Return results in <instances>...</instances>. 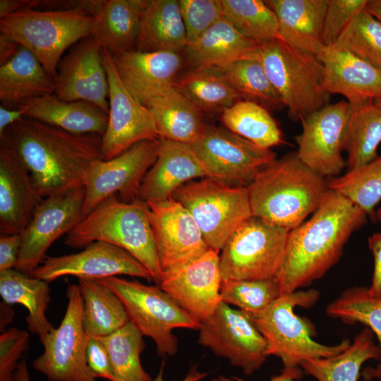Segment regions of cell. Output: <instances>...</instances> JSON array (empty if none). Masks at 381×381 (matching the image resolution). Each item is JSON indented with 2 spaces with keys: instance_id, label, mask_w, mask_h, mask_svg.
Masks as SVG:
<instances>
[{
  "instance_id": "cell-18",
  "label": "cell",
  "mask_w": 381,
  "mask_h": 381,
  "mask_svg": "<svg viewBox=\"0 0 381 381\" xmlns=\"http://www.w3.org/2000/svg\"><path fill=\"white\" fill-rule=\"evenodd\" d=\"M162 274L183 267L209 249L190 212L172 198L147 202Z\"/></svg>"
},
{
  "instance_id": "cell-15",
  "label": "cell",
  "mask_w": 381,
  "mask_h": 381,
  "mask_svg": "<svg viewBox=\"0 0 381 381\" xmlns=\"http://www.w3.org/2000/svg\"><path fill=\"white\" fill-rule=\"evenodd\" d=\"M349 111L346 100L327 104L301 120L294 137L299 159L325 179L340 176L346 167L342 152Z\"/></svg>"
},
{
  "instance_id": "cell-47",
  "label": "cell",
  "mask_w": 381,
  "mask_h": 381,
  "mask_svg": "<svg viewBox=\"0 0 381 381\" xmlns=\"http://www.w3.org/2000/svg\"><path fill=\"white\" fill-rule=\"evenodd\" d=\"M368 0H328L322 42L325 47L334 44L352 19L365 8Z\"/></svg>"
},
{
  "instance_id": "cell-12",
  "label": "cell",
  "mask_w": 381,
  "mask_h": 381,
  "mask_svg": "<svg viewBox=\"0 0 381 381\" xmlns=\"http://www.w3.org/2000/svg\"><path fill=\"white\" fill-rule=\"evenodd\" d=\"M212 178L234 186H247L258 172L277 158L226 128L206 126L200 137L187 144Z\"/></svg>"
},
{
  "instance_id": "cell-37",
  "label": "cell",
  "mask_w": 381,
  "mask_h": 381,
  "mask_svg": "<svg viewBox=\"0 0 381 381\" xmlns=\"http://www.w3.org/2000/svg\"><path fill=\"white\" fill-rule=\"evenodd\" d=\"M78 283L83 300V325L88 337H105L128 321L125 307L119 296L96 279L80 277Z\"/></svg>"
},
{
  "instance_id": "cell-16",
  "label": "cell",
  "mask_w": 381,
  "mask_h": 381,
  "mask_svg": "<svg viewBox=\"0 0 381 381\" xmlns=\"http://www.w3.org/2000/svg\"><path fill=\"white\" fill-rule=\"evenodd\" d=\"M158 145L159 139L142 140L111 159L95 163L85 184L84 214L115 193L123 202L137 199L142 181L156 160Z\"/></svg>"
},
{
  "instance_id": "cell-3",
  "label": "cell",
  "mask_w": 381,
  "mask_h": 381,
  "mask_svg": "<svg viewBox=\"0 0 381 381\" xmlns=\"http://www.w3.org/2000/svg\"><path fill=\"white\" fill-rule=\"evenodd\" d=\"M252 215L291 230L312 214L329 189L296 151L263 167L246 186Z\"/></svg>"
},
{
  "instance_id": "cell-27",
  "label": "cell",
  "mask_w": 381,
  "mask_h": 381,
  "mask_svg": "<svg viewBox=\"0 0 381 381\" xmlns=\"http://www.w3.org/2000/svg\"><path fill=\"white\" fill-rule=\"evenodd\" d=\"M20 107L25 116L75 134L103 135L108 114L86 101L65 102L54 94L29 100Z\"/></svg>"
},
{
  "instance_id": "cell-25",
  "label": "cell",
  "mask_w": 381,
  "mask_h": 381,
  "mask_svg": "<svg viewBox=\"0 0 381 381\" xmlns=\"http://www.w3.org/2000/svg\"><path fill=\"white\" fill-rule=\"evenodd\" d=\"M206 177L207 170L187 144L159 138L156 160L142 181L138 198L163 201L186 183Z\"/></svg>"
},
{
  "instance_id": "cell-38",
  "label": "cell",
  "mask_w": 381,
  "mask_h": 381,
  "mask_svg": "<svg viewBox=\"0 0 381 381\" xmlns=\"http://www.w3.org/2000/svg\"><path fill=\"white\" fill-rule=\"evenodd\" d=\"M226 129L263 148L285 143L277 121L265 107L247 100H240L222 113Z\"/></svg>"
},
{
  "instance_id": "cell-21",
  "label": "cell",
  "mask_w": 381,
  "mask_h": 381,
  "mask_svg": "<svg viewBox=\"0 0 381 381\" xmlns=\"http://www.w3.org/2000/svg\"><path fill=\"white\" fill-rule=\"evenodd\" d=\"M219 253L210 248L183 267L163 273L159 284L181 308L200 323L208 319L222 302Z\"/></svg>"
},
{
  "instance_id": "cell-1",
  "label": "cell",
  "mask_w": 381,
  "mask_h": 381,
  "mask_svg": "<svg viewBox=\"0 0 381 381\" xmlns=\"http://www.w3.org/2000/svg\"><path fill=\"white\" fill-rule=\"evenodd\" d=\"M368 217L344 195L329 189L310 219L289 232L274 277L281 295L322 278L339 260L350 236L366 223Z\"/></svg>"
},
{
  "instance_id": "cell-53",
  "label": "cell",
  "mask_w": 381,
  "mask_h": 381,
  "mask_svg": "<svg viewBox=\"0 0 381 381\" xmlns=\"http://www.w3.org/2000/svg\"><path fill=\"white\" fill-rule=\"evenodd\" d=\"M303 370H283L279 375L274 376L270 381H294L303 376ZM212 381H246L238 377H226L219 375L212 379Z\"/></svg>"
},
{
  "instance_id": "cell-10",
  "label": "cell",
  "mask_w": 381,
  "mask_h": 381,
  "mask_svg": "<svg viewBox=\"0 0 381 381\" xmlns=\"http://www.w3.org/2000/svg\"><path fill=\"white\" fill-rule=\"evenodd\" d=\"M289 230L251 216L228 238L219 255L222 281L274 278Z\"/></svg>"
},
{
  "instance_id": "cell-60",
  "label": "cell",
  "mask_w": 381,
  "mask_h": 381,
  "mask_svg": "<svg viewBox=\"0 0 381 381\" xmlns=\"http://www.w3.org/2000/svg\"><path fill=\"white\" fill-rule=\"evenodd\" d=\"M375 104H377L379 107H381V99H376L374 101Z\"/></svg>"
},
{
  "instance_id": "cell-42",
  "label": "cell",
  "mask_w": 381,
  "mask_h": 381,
  "mask_svg": "<svg viewBox=\"0 0 381 381\" xmlns=\"http://www.w3.org/2000/svg\"><path fill=\"white\" fill-rule=\"evenodd\" d=\"M327 186L375 219V207L381 200V155L343 175L328 179Z\"/></svg>"
},
{
  "instance_id": "cell-6",
  "label": "cell",
  "mask_w": 381,
  "mask_h": 381,
  "mask_svg": "<svg viewBox=\"0 0 381 381\" xmlns=\"http://www.w3.org/2000/svg\"><path fill=\"white\" fill-rule=\"evenodd\" d=\"M94 16L80 10L24 8L0 18V35L32 53L54 80L65 51L91 35Z\"/></svg>"
},
{
  "instance_id": "cell-50",
  "label": "cell",
  "mask_w": 381,
  "mask_h": 381,
  "mask_svg": "<svg viewBox=\"0 0 381 381\" xmlns=\"http://www.w3.org/2000/svg\"><path fill=\"white\" fill-rule=\"evenodd\" d=\"M21 243V234H1L0 272L16 269Z\"/></svg>"
},
{
  "instance_id": "cell-59",
  "label": "cell",
  "mask_w": 381,
  "mask_h": 381,
  "mask_svg": "<svg viewBox=\"0 0 381 381\" xmlns=\"http://www.w3.org/2000/svg\"><path fill=\"white\" fill-rule=\"evenodd\" d=\"M375 219L381 222V206L376 210Z\"/></svg>"
},
{
  "instance_id": "cell-29",
  "label": "cell",
  "mask_w": 381,
  "mask_h": 381,
  "mask_svg": "<svg viewBox=\"0 0 381 381\" xmlns=\"http://www.w3.org/2000/svg\"><path fill=\"white\" fill-rule=\"evenodd\" d=\"M55 81L29 50L20 47L16 54L0 66V101L8 109L54 94Z\"/></svg>"
},
{
  "instance_id": "cell-40",
  "label": "cell",
  "mask_w": 381,
  "mask_h": 381,
  "mask_svg": "<svg viewBox=\"0 0 381 381\" xmlns=\"http://www.w3.org/2000/svg\"><path fill=\"white\" fill-rule=\"evenodd\" d=\"M220 1L223 17L246 38L259 45L279 38L277 17L265 1Z\"/></svg>"
},
{
  "instance_id": "cell-7",
  "label": "cell",
  "mask_w": 381,
  "mask_h": 381,
  "mask_svg": "<svg viewBox=\"0 0 381 381\" xmlns=\"http://www.w3.org/2000/svg\"><path fill=\"white\" fill-rule=\"evenodd\" d=\"M258 57L294 121H301L328 104L323 65L317 56L279 38L259 45Z\"/></svg>"
},
{
  "instance_id": "cell-17",
  "label": "cell",
  "mask_w": 381,
  "mask_h": 381,
  "mask_svg": "<svg viewBox=\"0 0 381 381\" xmlns=\"http://www.w3.org/2000/svg\"><path fill=\"white\" fill-rule=\"evenodd\" d=\"M102 52L109 82L108 123L102 150L104 160H109L138 142L159 138L149 109L133 97L121 81L113 56L102 48Z\"/></svg>"
},
{
  "instance_id": "cell-23",
  "label": "cell",
  "mask_w": 381,
  "mask_h": 381,
  "mask_svg": "<svg viewBox=\"0 0 381 381\" xmlns=\"http://www.w3.org/2000/svg\"><path fill=\"white\" fill-rule=\"evenodd\" d=\"M113 60L123 85L144 107L174 84L183 61L177 52L137 49L114 55Z\"/></svg>"
},
{
  "instance_id": "cell-55",
  "label": "cell",
  "mask_w": 381,
  "mask_h": 381,
  "mask_svg": "<svg viewBox=\"0 0 381 381\" xmlns=\"http://www.w3.org/2000/svg\"><path fill=\"white\" fill-rule=\"evenodd\" d=\"M163 369H164V362L162 364L160 370L157 375V377L153 379L152 381H164L163 378ZM207 375V373L199 372L197 369V367L193 365L190 367L189 372L187 375L181 380L179 381H199L203 379Z\"/></svg>"
},
{
  "instance_id": "cell-56",
  "label": "cell",
  "mask_w": 381,
  "mask_h": 381,
  "mask_svg": "<svg viewBox=\"0 0 381 381\" xmlns=\"http://www.w3.org/2000/svg\"><path fill=\"white\" fill-rule=\"evenodd\" d=\"M14 313V311L8 307L7 303H1L0 328L1 332L5 331L6 326L12 321Z\"/></svg>"
},
{
  "instance_id": "cell-54",
  "label": "cell",
  "mask_w": 381,
  "mask_h": 381,
  "mask_svg": "<svg viewBox=\"0 0 381 381\" xmlns=\"http://www.w3.org/2000/svg\"><path fill=\"white\" fill-rule=\"evenodd\" d=\"M20 45L0 35V66L10 61L18 52Z\"/></svg>"
},
{
  "instance_id": "cell-43",
  "label": "cell",
  "mask_w": 381,
  "mask_h": 381,
  "mask_svg": "<svg viewBox=\"0 0 381 381\" xmlns=\"http://www.w3.org/2000/svg\"><path fill=\"white\" fill-rule=\"evenodd\" d=\"M222 68L243 100L253 102L268 110L284 108L257 53Z\"/></svg>"
},
{
  "instance_id": "cell-19",
  "label": "cell",
  "mask_w": 381,
  "mask_h": 381,
  "mask_svg": "<svg viewBox=\"0 0 381 381\" xmlns=\"http://www.w3.org/2000/svg\"><path fill=\"white\" fill-rule=\"evenodd\" d=\"M128 275L153 280L149 271L125 250L104 241H95L79 253L46 257L30 276L51 283L64 276L101 279Z\"/></svg>"
},
{
  "instance_id": "cell-52",
  "label": "cell",
  "mask_w": 381,
  "mask_h": 381,
  "mask_svg": "<svg viewBox=\"0 0 381 381\" xmlns=\"http://www.w3.org/2000/svg\"><path fill=\"white\" fill-rule=\"evenodd\" d=\"M25 116V110L22 107L17 109H8L0 106V134L9 126Z\"/></svg>"
},
{
  "instance_id": "cell-44",
  "label": "cell",
  "mask_w": 381,
  "mask_h": 381,
  "mask_svg": "<svg viewBox=\"0 0 381 381\" xmlns=\"http://www.w3.org/2000/svg\"><path fill=\"white\" fill-rule=\"evenodd\" d=\"M331 47L348 52L381 69V22L363 9Z\"/></svg>"
},
{
  "instance_id": "cell-4",
  "label": "cell",
  "mask_w": 381,
  "mask_h": 381,
  "mask_svg": "<svg viewBox=\"0 0 381 381\" xmlns=\"http://www.w3.org/2000/svg\"><path fill=\"white\" fill-rule=\"evenodd\" d=\"M146 202L137 198L123 202L116 195L102 200L66 236L65 244L85 248L95 241H104L128 252L160 284L162 270Z\"/></svg>"
},
{
  "instance_id": "cell-31",
  "label": "cell",
  "mask_w": 381,
  "mask_h": 381,
  "mask_svg": "<svg viewBox=\"0 0 381 381\" xmlns=\"http://www.w3.org/2000/svg\"><path fill=\"white\" fill-rule=\"evenodd\" d=\"M258 47V44L241 35L222 17L185 50L193 68H224L253 56Z\"/></svg>"
},
{
  "instance_id": "cell-5",
  "label": "cell",
  "mask_w": 381,
  "mask_h": 381,
  "mask_svg": "<svg viewBox=\"0 0 381 381\" xmlns=\"http://www.w3.org/2000/svg\"><path fill=\"white\" fill-rule=\"evenodd\" d=\"M319 297L315 289L298 290L281 295L259 312L246 314L265 340L267 356L280 358L283 370H300L306 360L334 356L351 343L348 339L335 345L317 342L311 322L294 313L297 306L312 307Z\"/></svg>"
},
{
  "instance_id": "cell-2",
  "label": "cell",
  "mask_w": 381,
  "mask_h": 381,
  "mask_svg": "<svg viewBox=\"0 0 381 381\" xmlns=\"http://www.w3.org/2000/svg\"><path fill=\"white\" fill-rule=\"evenodd\" d=\"M0 138L16 150L44 198L85 186L92 166L104 160L102 135L75 134L25 116Z\"/></svg>"
},
{
  "instance_id": "cell-14",
  "label": "cell",
  "mask_w": 381,
  "mask_h": 381,
  "mask_svg": "<svg viewBox=\"0 0 381 381\" xmlns=\"http://www.w3.org/2000/svg\"><path fill=\"white\" fill-rule=\"evenodd\" d=\"M198 343L251 375L265 362L267 344L243 311L221 302L216 311L201 323Z\"/></svg>"
},
{
  "instance_id": "cell-35",
  "label": "cell",
  "mask_w": 381,
  "mask_h": 381,
  "mask_svg": "<svg viewBox=\"0 0 381 381\" xmlns=\"http://www.w3.org/2000/svg\"><path fill=\"white\" fill-rule=\"evenodd\" d=\"M374 337L372 330L365 327L343 352L329 358L306 360L300 367L318 381H357L365 361L380 360L381 351Z\"/></svg>"
},
{
  "instance_id": "cell-22",
  "label": "cell",
  "mask_w": 381,
  "mask_h": 381,
  "mask_svg": "<svg viewBox=\"0 0 381 381\" xmlns=\"http://www.w3.org/2000/svg\"><path fill=\"white\" fill-rule=\"evenodd\" d=\"M44 199L16 150L0 138L1 234H21Z\"/></svg>"
},
{
  "instance_id": "cell-57",
  "label": "cell",
  "mask_w": 381,
  "mask_h": 381,
  "mask_svg": "<svg viewBox=\"0 0 381 381\" xmlns=\"http://www.w3.org/2000/svg\"><path fill=\"white\" fill-rule=\"evenodd\" d=\"M15 381H30L28 370L25 361L22 360L19 362L17 369L14 374Z\"/></svg>"
},
{
  "instance_id": "cell-46",
  "label": "cell",
  "mask_w": 381,
  "mask_h": 381,
  "mask_svg": "<svg viewBox=\"0 0 381 381\" xmlns=\"http://www.w3.org/2000/svg\"><path fill=\"white\" fill-rule=\"evenodd\" d=\"M179 4L188 45L223 17L220 0H179Z\"/></svg>"
},
{
  "instance_id": "cell-24",
  "label": "cell",
  "mask_w": 381,
  "mask_h": 381,
  "mask_svg": "<svg viewBox=\"0 0 381 381\" xmlns=\"http://www.w3.org/2000/svg\"><path fill=\"white\" fill-rule=\"evenodd\" d=\"M317 56L323 65V87L329 95H341L350 104L381 99V69L331 47H325Z\"/></svg>"
},
{
  "instance_id": "cell-8",
  "label": "cell",
  "mask_w": 381,
  "mask_h": 381,
  "mask_svg": "<svg viewBox=\"0 0 381 381\" xmlns=\"http://www.w3.org/2000/svg\"><path fill=\"white\" fill-rule=\"evenodd\" d=\"M111 289L123 303L129 321L143 336L152 339L159 356H174L177 328L200 329L201 323L181 308L160 286L119 277L96 279Z\"/></svg>"
},
{
  "instance_id": "cell-26",
  "label": "cell",
  "mask_w": 381,
  "mask_h": 381,
  "mask_svg": "<svg viewBox=\"0 0 381 381\" xmlns=\"http://www.w3.org/2000/svg\"><path fill=\"white\" fill-rule=\"evenodd\" d=\"M265 1L277 17L279 39L307 53H320L325 47L322 32L328 0Z\"/></svg>"
},
{
  "instance_id": "cell-30",
  "label": "cell",
  "mask_w": 381,
  "mask_h": 381,
  "mask_svg": "<svg viewBox=\"0 0 381 381\" xmlns=\"http://www.w3.org/2000/svg\"><path fill=\"white\" fill-rule=\"evenodd\" d=\"M188 45L178 0H147L135 49L179 53Z\"/></svg>"
},
{
  "instance_id": "cell-33",
  "label": "cell",
  "mask_w": 381,
  "mask_h": 381,
  "mask_svg": "<svg viewBox=\"0 0 381 381\" xmlns=\"http://www.w3.org/2000/svg\"><path fill=\"white\" fill-rule=\"evenodd\" d=\"M50 291L46 282L16 269L0 272V295L4 302L20 304L28 310V329L40 340L54 328L45 315L51 301Z\"/></svg>"
},
{
  "instance_id": "cell-58",
  "label": "cell",
  "mask_w": 381,
  "mask_h": 381,
  "mask_svg": "<svg viewBox=\"0 0 381 381\" xmlns=\"http://www.w3.org/2000/svg\"><path fill=\"white\" fill-rule=\"evenodd\" d=\"M365 8L381 22V0L368 1Z\"/></svg>"
},
{
  "instance_id": "cell-41",
  "label": "cell",
  "mask_w": 381,
  "mask_h": 381,
  "mask_svg": "<svg viewBox=\"0 0 381 381\" xmlns=\"http://www.w3.org/2000/svg\"><path fill=\"white\" fill-rule=\"evenodd\" d=\"M143 337L128 321L111 334L99 337L109 353L115 381L152 380L140 362V354L145 348Z\"/></svg>"
},
{
  "instance_id": "cell-36",
  "label": "cell",
  "mask_w": 381,
  "mask_h": 381,
  "mask_svg": "<svg viewBox=\"0 0 381 381\" xmlns=\"http://www.w3.org/2000/svg\"><path fill=\"white\" fill-rule=\"evenodd\" d=\"M381 143V107L374 102L349 104L344 138L348 170L360 167L378 155Z\"/></svg>"
},
{
  "instance_id": "cell-11",
  "label": "cell",
  "mask_w": 381,
  "mask_h": 381,
  "mask_svg": "<svg viewBox=\"0 0 381 381\" xmlns=\"http://www.w3.org/2000/svg\"><path fill=\"white\" fill-rule=\"evenodd\" d=\"M68 306L57 328L40 340L44 352L32 363L51 381H96L87 361L89 337L83 325V300L79 285H69Z\"/></svg>"
},
{
  "instance_id": "cell-28",
  "label": "cell",
  "mask_w": 381,
  "mask_h": 381,
  "mask_svg": "<svg viewBox=\"0 0 381 381\" xmlns=\"http://www.w3.org/2000/svg\"><path fill=\"white\" fill-rule=\"evenodd\" d=\"M147 0H101L91 34L112 56L135 49Z\"/></svg>"
},
{
  "instance_id": "cell-9",
  "label": "cell",
  "mask_w": 381,
  "mask_h": 381,
  "mask_svg": "<svg viewBox=\"0 0 381 381\" xmlns=\"http://www.w3.org/2000/svg\"><path fill=\"white\" fill-rule=\"evenodd\" d=\"M171 198L192 215L209 248L218 251L236 229L253 216L246 186L212 178L188 181Z\"/></svg>"
},
{
  "instance_id": "cell-20",
  "label": "cell",
  "mask_w": 381,
  "mask_h": 381,
  "mask_svg": "<svg viewBox=\"0 0 381 381\" xmlns=\"http://www.w3.org/2000/svg\"><path fill=\"white\" fill-rule=\"evenodd\" d=\"M54 95L65 102L86 101L109 113V82L102 48L89 36L59 61Z\"/></svg>"
},
{
  "instance_id": "cell-48",
  "label": "cell",
  "mask_w": 381,
  "mask_h": 381,
  "mask_svg": "<svg viewBox=\"0 0 381 381\" xmlns=\"http://www.w3.org/2000/svg\"><path fill=\"white\" fill-rule=\"evenodd\" d=\"M29 333L11 327L0 336V381H15L14 374L23 352L28 349Z\"/></svg>"
},
{
  "instance_id": "cell-32",
  "label": "cell",
  "mask_w": 381,
  "mask_h": 381,
  "mask_svg": "<svg viewBox=\"0 0 381 381\" xmlns=\"http://www.w3.org/2000/svg\"><path fill=\"white\" fill-rule=\"evenodd\" d=\"M145 107L153 117L159 138L190 144L205 127L202 111L174 85L152 99Z\"/></svg>"
},
{
  "instance_id": "cell-13",
  "label": "cell",
  "mask_w": 381,
  "mask_h": 381,
  "mask_svg": "<svg viewBox=\"0 0 381 381\" xmlns=\"http://www.w3.org/2000/svg\"><path fill=\"white\" fill-rule=\"evenodd\" d=\"M85 186H81L44 199L21 234L16 270L30 275L41 265L51 245L85 217Z\"/></svg>"
},
{
  "instance_id": "cell-45",
  "label": "cell",
  "mask_w": 381,
  "mask_h": 381,
  "mask_svg": "<svg viewBox=\"0 0 381 381\" xmlns=\"http://www.w3.org/2000/svg\"><path fill=\"white\" fill-rule=\"evenodd\" d=\"M222 301L246 314L259 312L281 296L275 278L261 280L222 281Z\"/></svg>"
},
{
  "instance_id": "cell-49",
  "label": "cell",
  "mask_w": 381,
  "mask_h": 381,
  "mask_svg": "<svg viewBox=\"0 0 381 381\" xmlns=\"http://www.w3.org/2000/svg\"><path fill=\"white\" fill-rule=\"evenodd\" d=\"M87 361L90 369L96 377L115 381L109 353L99 337H89Z\"/></svg>"
},
{
  "instance_id": "cell-39",
  "label": "cell",
  "mask_w": 381,
  "mask_h": 381,
  "mask_svg": "<svg viewBox=\"0 0 381 381\" xmlns=\"http://www.w3.org/2000/svg\"><path fill=\"white\" fill-rule=\"evenodd\" d=\"M326 313L349 325H365L377 337L381 351V298L372 297L368 288L353 286L345 290L327 306ZM362 375L365 380H381V358L375 368L365 369Z\"/></svg>"
},
{
  "instance_id": "cell-51",
  "label": "cell",
  "mask_w": 381,
  "mask_h": 381,
  "mask_svg": "<svg viewBox=\"0 0 381 381\" xmlns=\"http://www.w3.org/2000/svg\"><path fill=\"white\" fill-rule=\"evenodd\" d=\"M368 247L374 259V268L369 294L381 298V233H374L368 238Z\"/></svg>"
},
{
  "instance_id": "cell-34",
  "label": "cell",
  "mask_w": 381,
  "mask_h": 381,
  "mask_svg": "<svg viewBox=\"0 0 381 381\" xmlns=\"http://www.w3.org/2000/svg\"><path fill=\"white\" fill-rule=\"evenodd\" d=\"M174 87L200 111L221 112L243 100L222 68H195L181 76Z\"/></svg>"
}]
</instances>
